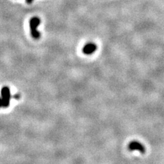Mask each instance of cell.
Listing matches in <instances>:
<instances>
[{
    "label": "cell",
    "mask_w": 164,
    "mask_h": 164,
    "mask_svg": "<svg viewBox=\"0 0 164 164\" xmlns=\"http://www.w3.org/2000/svg\"><path fill=\"white\" fill-rule=\"evenodd\" d=\"M129 150H131V151H133V150H138L140 151L141 153H144L146 151L145 147L142 144L140 143V141H132L129 143Z\"/></svg>",
    "instance_id": "cell-3"
},
{
    "label": "cell",
    "mask_w": 164,
    "mask_h": 164,
    "mask_svg": "<svg viewBox=\"0 0 164 164\" xmlns=\"http://www.w3.org/2000/svg\"><path fill=\"white\" fill-rule=\"evenodd\" d=\"M40 24V18L37 17H34L30 21V28L31 36L35 40H39L40 37V33L38 30L37 28Z\"/></svg>",
    "instance_id": "cell-1"
},
{
    "label": "cell",
    "mask_w": 164,
    "mask_h": 164,
    "mask_svg": "<svg viewBox=\"0 0 164 164\" xmlns=\"http://www.w3.org/2000/svg\"><path fill=\"white\" fill-rule=\"evenodd\" d=\"M11 93L8 86H4L1 90V106L6 108L10 105Z\"/></svg>",
    "instance_id": "cell-2"
},
{
    "label": "cell",
    "mask_w": 164,
    "mask_h": 164,
    "mask_svg": "<svg viewBox=\"0 0 164 164\" xmlns=\"http://www.w3.org/2000/svg\"><path fill=\"white\" fill-rule=\"evenodd\" d=\"M26 1L27 4H31L34 1V0H26Z\"/></svg>",
    "instance_id": "cell-5"
},
{
    "label": "cell",
    "mask_w": 164,
    "mask_h": 164,
    "mask_svg": "<svg viewBox=\"0 0 164 164\" xmlns=\"http://www.w3.org/2000/svg\"><path fill=\"white\" fill-rule=\"evenodd\" d=\"M97 49V46L94 42H87L83 47V53L86 55H91Z\"/></svg>",
    "instance_id": "cell-4"
}]
</instances>
